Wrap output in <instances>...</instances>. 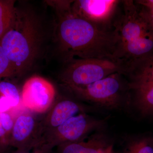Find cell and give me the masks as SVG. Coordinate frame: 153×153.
<instances>
[{
    "label": "cell",
    "mask_w": 153,
    "mask_h": 153,
    "mask_svg": "<svg viewBox=\"0 0 153 153\" xmlns=\"http://www.w3.org/2000/svg\"><path fill=\"white\" fill-rule=\"evenodd\" d=\"M134 1L140 11L153 15V0H137Z\"/></svg>",
    "instance_id": "obj_19"
},
{
    "label": "cell",
    "mask_w": 153,
    "mask_h": 153,
    "mask_svg": "<svg viewBox=\"0 0 153 153\" xmlns=\"http://www.w3.org/2000/svg\"><path fill=\"white\" fill-rule=\"evenodd\" d=\"M0 93L10 99L18 105L20 103V94L14 84L7 81H0Z\"/></svg>",
    "instance_id": "obj_17"
},
{
    "label": "cell",
    "mask_w": 153,
    "mask_h": 153,
    "mask_svg": "<svg viewBox=\"0 0 153 153\" xmlns=\"http://www.w3.org/2000/svg\"><path fill=\"white\" fill-rule=\"evenodd\" d=\"M81 110V107L70 100H62L52 108L46 118L43 128H47L51 130L61 125L69 118L74 116Z\"/></svg>",
    "instance_id": "obj_10"
},
{
    "label": "cell",
    "mask_w": 153,
    "mask_h": 153,
    "mask_svg": "<svg viewBox=\"0 0 153 153\" xmlns=\"http://www.w3.org/2000/svg\"><path fill=\"white\" fill-rule=\"evenodd\" d=\"M100 124V122L86 115L74 116L61 125L46 133L43 138L44 144L53 149L63 144L79 141Z\"/></svg>",
    "instance_id": "obj_7"
},
{
    "label": "cell",
    "mask_w": 153,
    "mask_h": 153,
    "mask_svg": "<svg viewBox=\"0 0 153 153\" xmlns=\"http://www.w3.org/2000/svg\"><path fill=\"white\" fill-rule=\"evenodd\" d=\"M123 74L117 72L89 85L66 87L82 99L102 106L112 107L118 103L123 89L121 78Z\"/></svg>",
    "instance_id": "obj_5"
},
{
    "label": "cell",
    "mask_w": 153,
    "mask_h": 153,
    "mask_svg": "<svg viewBox=\"0 0 153 153\" xmlns=\"http://www.w3.org/2000/svg\"><path fill=\"white\" fill-rule=\"evenodd\" d=\"M43 131L42 125L38 124L35 118L29 114L20 115L15 121L7 144L19 150L29 152L43 144Z\"/></svg>",
    "instance_id": "obj_9"
},
{
    "label": "cell",
    "mask_w": 153,
    "mask_h": 153,
    "mask_svg": "<svg viewBox=\"0 0 153 153\" xmlns=\"http://www.w3.org/2000/svg\"><path fill=\"white\" fill-rule=\"evenodd\" d=\"M126 153H153V144L145 139L134 142L129 146Z\"/></svg>",
    "instance_id": "obj_18"
},
{
    "label": "cell",
    "mask_w": 153,
    "mask_h": 153,
    "mask_svg": "<svg viewBox=\"0 0 153 153\" xmlns=\"http://www.w3.org/2000/svg\"><path fill=\"white\" fill-rule=\"evenodd\" d=\"M72 1L56 3L58 12L57 33L60 50L66 62L79 59L118 60L120 39L117 30H103L80 18L71 10Z\"/></svg>",
    "instance_id": "obj_1"
},
{
    "label": "cell",
    "mask_w": 153,
    "mask_h": 153,
    "mask_svg": "<svg viewBox=\"0 0 153 153\" xmlns=\"http://www.w3.org/2000/svg\"><path fill=\"white\" fill-rule=\"evenodd\" d=\"M117 72L127 74V68L121 60L79 58L67 62L61 79L66 87L85 86Z\"/></svg>",
    "instance_id": "obj_4"
},
{
    "label": "cell",
    "mask_w": 153,
    "mask_h": 153,
    "mask_svg": "<svg viewBox=\"0 0 153 153\" xmlns=\"http://www.w3.org/2000/svg\"><path fill=\"white\" fill-rule=\"evenodd\" d=\"M52 149L46 145H43L39 147L34 149V151L32 153L29 152H25L17 150L13 153H52Z\"/></svg>",
    "instance_id": "obj_21"
},
{
    "label": "cell",
    "mask_w": 153,
    "mask_h": 153,
    "mask_svg": "<svg viewBox=\"0 0 153 153\" xmlns=\"http://www.w3.org/2000/svg\"><path fill=\"white\" fill-rule=\"evenodd\" d=\"M106 153H111V150L108 151V152H107Z\"/></svg>",
    "instance_id": "obj_23"
},
{
    "label": "cell",
    "mask_w": 153,
    "mask_h": 153,
    "mask_svg": "<svg viewBox=\"0 0 153 153\" xmlns=\"http://www.w3.org/2000/svg\"><path fill=\"white\" fill-rule=\"evenodd\" d=\"M128 75L131 80L153 83V55L135 66Z\"/></svg>",
    "instance_id": "obj_14"
},
{
    "label": "cell",
    "mask_w": 153,
    "mask_h": 153,
    "mask_svg": "<svg viewBox=\"0 0 153 153\" xmlns=\"http://www.w3.org/2000/svg\"><path fill=\"white\" fill-rule=\"evenodd\" d=\"M121 1L78 0L73 1L72 12L77 16L103 30H114L116 13Z\"/></svg>",
    "instance_id": "obj_6"
},
{
    "label": "cell",
    "mask_w": 153,
    "mask_h": 153,
    "mask_svg": "<svg viewBox=\"0 0 153 153\" xmlns=\"http://www.w3.org/2000/svg\"><path fill=\"white\" fill-rule=\"evenodd\" d=\"M15 1L0 0V41L12 27L16 19Z\"/></svg>",
    "instance_id": "obj_13"
},
{
    "label": "cell",
    "mask_w": 153,
    "mask_h": 153,
    "mask_svg": "<svg viewBox=\"0 0 153 153\" xmlns=\"http://www.w3.org/2000/svg\"><path fill=\"white\" fill-rule=\"evenodd\" d=\"M121 4L123 13L114 25L120 39L117 58L124 63L129 72L153 55V32L134 1H122Z\"/></svg>",
    "instance_id": "obj_2"
},
{
    "label": "cell",
    "mask_w": 153,
    "mask_h": 153,
    "mask_svg": "<svg viewBox=\"0 0 153 153\" xmlns=\"http://www.w3.org/2000/svg\"><path fill=\"white\" fill-rule=\"evenodd\" d=\"M34 16L17 10L16 19L0 41V45L17 74L27 70L36 55L39 36Z\"/></svg>",
    "instance_id": "obj_3"
},
{
    "label": "cell",
    "mask_w": 153,
    "mask_h": 153,
    "mask_svg": "<svg viewBox=\"0 0 153 153\" xmlns=\"http://www.w3.org/2000/svg\"><path fill=\"white\" fill-rule=\"evenodd\" d=\"M17 106L13 100L0 93V113L6 112L9 110Z\"/></svg>",
    "instance_id": "obj_20"
},
{
    "label": "cell",
    "mask_w": 153,
    "mask_h": 153,
    "mask_svg": "<svg viewBox=\"0 0 153 153\" xmlns=\"http://www.w3.org/2000/svg\"><path fill=\"white\" fill-rule=\"evenodd\" d=\"M57 147L55 153H106L111 150L102 140L95 138L86 141L68 143Z\"/></svg>",
    "instance_id": "obj_11"
},
{
    "label": "cell",
    "mask_w": 153,
    "mask_h": 153,
    "mask_svg": "<svg viewBox=\"0 0 153 153\" xmlns=\"http://www.w3.org/2000/svg\"><path fill=\"white\" fill-rule=\"evenodd\" d=\"M17 74L16 69L0 45V81Z\"/></svg>",
    "instance_id": "obj_16"
},
{
    "label": "cell",
    "mask_w": 153,
    "mask_h": 153,
    "mask_svg": "<svg viewBox=\"0 0 153 153\" xmlns=\"http://www.w3.org/2000/svg\"><path fill=\"white\" fill-rule=\"evenodd\" d=\"M9 146L0 143V153H8Z\"/></svg>",
    "instance_id": "obj_22"
},
{
    "label": "cell",
    "mask_w": 153,
    "mask_h": 153,
    "mask_svg": "<svg viewBox=\"0 0 153 153\" xmlns=\"http://www.w3.org/2000/svg\"><path fill=\"white\" fill-rule=\"evenodd\" d=\"M53 85L45 78L34 76L27 79L23 85L22 102L25 107L38 113L46 112L55 98Z\"/></svg>",
    "instance_id": "obj_8"
},
{
    "label": "cell",
    "mask_w": 153,
    "mask_h": 153,
    "mask_svg": "<svg viewBox=\"0 0 153 153\" xmlns=\"http://www.w3.org/2000/svg\"><path fill=\"white\" fill-rule=\"evenodd\" d=\"M14 123L15 121L8 113H0V143L7 145Z\"/></svg>",
    "instance_id": "obj_15"
},
{
    "label": "cell",
    "mask_w": 153,
    "mask_h": 153,
    "mask_svg": "<svg viewBox=\"0 0 153 153\" xmlns=\"http://www.w3.org/2000/svg\"><path fill=\"white\" fill-rule=\"evenodd\" d=\"M128 85L140 109L144 113L153 114V82L131 80Z\"/></svg>",
    "instance_id": "obj_12"
}]
</instances>
